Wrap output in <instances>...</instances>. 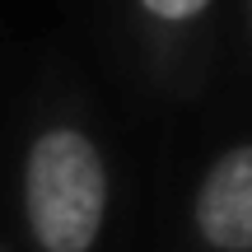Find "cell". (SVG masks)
<instances>
[{
	"label": "cell",
	"mask_w": 252,
	"mask_h": 252,
	"mask_svg": "<svg viewBox=\"0 0 252 252\" xmlns=\"http://www.w3.org/2000/svg\"><path fill=\"white\" fill-rule=\"evenodd\" d=\"M24 229L37 252H94L112 206L108 154L89 126L61 117L37 126L24 150Z\"/></svg>",
	"instance_id": "1"
},
{
	"label": "cell",
	"mask_w": 252,
	"mask_h": 252,
	"mask_svg": "<svg viewBox=\"0 0 252 252\" xmlns=\"http://www.w3.org/2000/svg\"><path fill=\"white\" fill-rule=\"evenodd\" d=\"M191 229L210 252H252V140L206 163L191 196Z\"/></svg>",
	"instance_id": "2"
},
{
	"label": "cell",
	"mask_w": 252,
	"mask_h": 252,
	"mask_svg": "<svg viewBox=\"0 0 252 252\" xmlns=\"http://www.w3.org/2000/svg\"><path fill=\"white\" fill-rule=\"evenodd\" d=\"M210 5H215V0H135L140 19H145L159 37H182V33H191V28L210 14Z\"/></svg>",
	"instance_id": "3"
},
{
	"label": "cell",
	"mask_w": 252,
	"mask_h": 252,
	"mask_svg": "<svg viewBox=\"0 0 252 252\" xmlns=\"http://www.w3.org/2000/svg\"><path fill=\"white\" fill-rule=\"evenodd\" d=\"M248 37H252V0H248Z\"/></svg>",
	"instance_id": "4"
}]
</instances>
